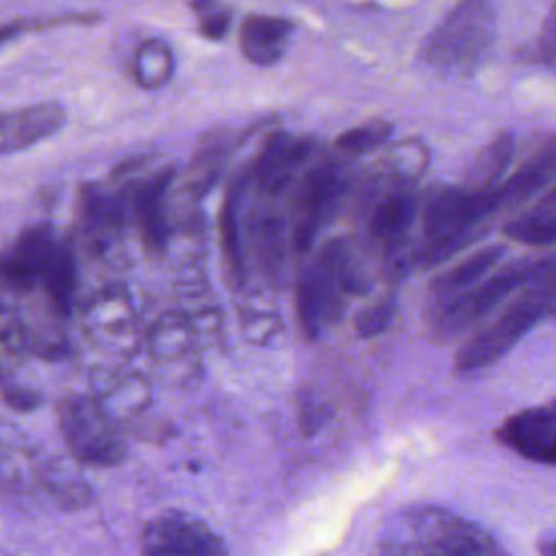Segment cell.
<instances>
[{
  "mask_svg": "<svg viewBox=\"0 0 556 556\" xmlns=\"http://www.w3.org/2000/svg\"><path fill=\"white\" fill-rule=\"evenodd\" d=\"M376 556H510L480 523L441 508L410 506L393 515L376 547Z\"/></svg>",
  "mask_w": 556,
  "mask_h": 556,
  "instance_id": "1",
  "label": "cell"
},
{
  "mask_svg": "<svg viewBox=\"0 0 556 556\" xmlns=\"http://www.w3.org/2000/svg\"><path fill=\"white\" fill-rule=\"evenodd\" d=\"M500 211L497 189L476 191L465 185H437L421 208V250L426 265L441 263L480 237L484 222Z\"/></svg>",
  "mask_w": 556,
  "mask_h": 556,
  "instance_id": "2",
  "label": "cell"
},
{
  "mask_svg": "<svg viewBox=\"0 0 556 556\" xmlns=\"http://www.w3.org/2000/svg\"><path fill=\"white\" fill-rule=\"evenodd\" d=\"M497 22L489 2L467 0L447 11L421 46V61L450 78L476 74L495 43Z\"/></svg>",
  "mask_w": 556,
  "mask_h": 556,
  "instance_id": "3",
  "label": "cell"
},
{
  "mask_svg": "<svg viewBox=\"0 0 556 556\" xmlns=\"http://www.w3.org/2000/svg\"><path fill=\"white\" fill-rule=\"evenodd\" d=\"M365 289L367 280L350 248L341 239L326 243L298 278L295 311L306 339H317L326 324L341 317L348 293Z\"/></svg>",
  "mask_w": 556,
  "mask_h": 556,
  "instance_id": "4",
  "label": "cell"
},
{
  "mask_svg": "<svg viewBox=\"0 0 556 556\" xmlns=\"http://www.w3.org/2000/svg\"><path fill=\"white\" fill-rule=\"evenodd\" d=\"M534 269V258H519L484 280L476 287L441 300L437 308L430 313V330L437 341L447 343L463 332L471 330L478 321H482L493 308H497L510 293L521 291L530 280Z\"/></svg>",
  "mask_w": 556,
  "mask_h": 556,
  "instance_id": "5",
  "label": "cell"
},
{
  "mask_svg": "<svg viewBox=\"0 0 556 556\" xmlns=\"http://www.w3.org/2000/svg\"><path fill=\"white\" fill-rule=\"evenodd\" d=\"M59 430L72 458L89 467H113L126 458V443L113 421L91 400L59 404Z\"/></svg>",
  "mask_w": 556,
  "mask_h": 556,
  "instance_id": "6",
  "label": "cell"
},
{
  "mask_svg": "<svg viewBox=\"0 0 556 556\" xmlns=\"http://www.w3.org/2000/svg\"><path fill=\"white\" fill-rule=\"evenodd\" d=\"M541 319H545L541 304L521 291V295L506 304L495 319L463 343L454 356V369L460 374H471L497 363Z\"/></svg>",
  "mask_w": 556,
  "mask_h": 556,
  "instance_id": "7",
  "label": "cell"
},
{
  "mask_svg": "<svg viewBox=\"0 0 556 556\" xmlns=\"http://www.w3.org/2000/svg\"><path fill=\"white\" fill-rule=\"evenodd\" d=\"M141 556H228L224 539L202 519L165 510L148 519L139 532Z\"/></svg>",
  "mask_w": 556,
  "mask_h": 556,
  "instance_id": "8",
  "label": "cell"
},
{
  "mask_svg": "<svg viewBox=\"0 0 556 556\" xmlns=\"http://www.w3.org/2000/svg\"><path fill=\"white\" fill-rule=\"evenodd\" d=\"M343 189V172L337 163H319L308 169L293 198V217H291V239L295 250L306 252L330 208L337 204Z\"/></svg>",
  "mask_w": 556,
  "mask_h": 556,
  "instance_id": "9",
  "label": "cell"
},
{
  "mask_svg": "<svg viewBox=\"0 0 556 556\" xmlns=\"http://www.w3.org/2000/svg\"><path fill=\"white\" fill-rule=\"evenodd\" d=\"M495 439L530 463L556 467V400L508 415Z\"/></svg>",
  "mask_w": 556,
  "mask_h": 556,
  "instance_id": "10",
  "label": "cell"
},
{
  "mask_svg": "<svg viewBox=\"0 0 556 556\" xmlns=\"http://www.w3.org/2000/svg\"><path fill=\"white\" fill-rule=\"evenodd\" d=\"M59 241L50 224L24 228L2 256V278L13 291H28L43 280Z\"/></svg>",
  "mask_w": 556,
  "mask_h": 556,
  "instance_id": "11",
  "label": "cell"
},
{
  "mask_svg": "<svg viewBox=\"0 0 556 556\" xmlns=\"http://www.w3.org/2000/svg\"><path fill=\"white\" fill-rule=\"evenodd\" d=\"M315 141L287 132L271 135L258 152L250 174L261 191L280 193L293 178V174L311 159Z\"/></svg>",
  "mask_w": 556,
  "mask_h": 556,
  "instance_id": "12",
  "label": "cell"
},
{
  "mask_svg": "<svg viewBox=\"0 0 556 556\" xmlns=\"http://www.w3.org/2000/svg\"><path fill=\"white\" fill-rule=\"evenodd\" d=\"M65 124V109L59 102H41L4 111L0 117V150L13 154L52 137Z\"/></svg>",
  "mask_w": 556,
  "mask_h": 556,
  "instance_id": "13",
  "label": "cell"
},
{
  "mask_svg": "<svg viewBox=\"0 0 556 556\" xmlns=\"http://www.w3.org/2000/svg\"><path fill=\"white\" fill-rule=\"evenodd\" d=\"M417 200L413 191L395 189L387 193L367 215V237L387 256L397 254L415 224Z\"/></svg>",
  "mask_w": 556,
  "mask_h": 556,
  "instance_id": "14",
  "label": "cell"
},
{
  "mask_svg": "<svg viewBox=\"0 0 556 556\" xmlns=\"http://www.w3.org/2000/svg\"><path fill=\"white\" fill-rule=\"evenodd\" d=\"M174 180V167H163L141 180L132 193V208L139 224L143 245L152 254H161L167 245V189Z\"/></svg>",
  "mask_w": 556,
  "mask_h": 556,
  "instance_id": "15",
  "label": "cell"
},
{
  "mask_svg": "<svg viewBox=\"0 0 556 556\" xmlns=\"http://www.w3.org/2000/svg\"><path fill=\"white\" fill-rule=\"evenodd\" d=\"M293 24L282 15L248 13L239 26V50L252 65L278 63L291 39Z\"/></svg>",
  "mask_w": 556,
  "mask_h": 556,
  "instance_id": "16",
  "label": "cell"
},
{
  "mask_svg": "<svg viewBox=\"0 0 556 556\" xmlns=\"http://www.w3.org/2000/svg\"><path fill=\"white\" fill-rule=\"evenodd\" d=\"M556 180V135L545 139L532 156L519 165L500 187H497V204L500 211L515 208L530 198H534L539 191H543L547 185Z\"/></svg>",
  "mask_w": 556,
  "mask_h": 556,
  "instance_id": "17",
  "label": "cell"
},
{
  "mask_svg": "<svg viewBox=\"0 0 556 556\" xmlns=\"http://www.w3.org/2000/svg\"><path fill=\"white\" fill-rule=\"evenodd\" d=\"M515 154V135L510 130L497 132L484 143L465 169V187L476 191H493L502 185V176L510 167Z\"/></svg>",
  "mask_w": 556,
  "mask_h": 556,
  "instance_id": "18",
  "label": "cell"
},
{
  "mask_svg": "<svg viewBox=\"0 0 556 556\" xmlns=\"http://www.w3.org/2000/svg\"><path fill=\"white\" fill-rule=\"evenodd\" d=\"M504 254H506L504 243L484 245V248L471 252L467 258H463L460 263H456L450 269H445L443 274H439L432 280V291L441 300H447V298H454V295L476 287L502 261Z\"/></svg>",
  "mask_w": 556,
  "mask_h": 556,
  "instance_id": "19",
  "label": "cell"
},
{
  "mask_svg": "<svg viewBox=\"0 0 556 556\" xmlns=\"http://www.w3.org/2000/svg\"><path fill=\"white\" fill-rule=\"evenodd\" d=\"M78 208L85 235L102 245L119 228V204L113 195L100 191L96 185H83L78 193Z\"/></svg>",
  "mask_w": 556,
  "mask_h": 556,
  "instance_id": "20",
  "label": "cell"
},
{
  "mask_svg": "<svg viewBox=\"0 0 556 556\" xmlns=\"http://www.w3.org/2000/svg\"><path fill=\"white\" fill-rule=\"evenodd\" d=\"M237 200H239V185L232 182L222 200L219 219H217L222 254H224L228 280L232 287H239L245 276L243 252H241V232H239V222H237Z\"/></svg>",
  "mask_w": 556,
  "mask_h": 556,
  "instance_id": "21",
  "label": "cell"
},
{
  "mask_svg": "<svg viewBox=\"0 0 556 556\" xmlns=\"http://www.w3.org/2000/svg\"><path fill=\"white\" fill-rule=\"evenodd\" d=\"M41 285H43L46 295L50 298L52 306L61 315H67L72 311V300H74V289H76V258H74L72 243L67 239L59 241Z\"/></svg>",
  "mask_w": 556,
  "mask_h": 556,
  "instance_id": "22",
  "label": "cell"
},
{
  "mask_svg": "<svg viewBox=\"0 0 556 556\" xmlns=\"http://www.w3.org/2000/svg\"><path fill=\"white\" fill-rule=\"evenodd\" d=\"M174 74V54L159 39H146L130 59V76L143 89H156L169 83Z\"/></svg>",
  "mask_w": 556,
  "mask_h": 556,
  "instance_id": "23",
  "label": "cell"
},
{
  "mask_svg": "<svg viewBox=\"0 0 556 556\" xmlns=\"http://www.w3.org/2000/svg\"><path fill=\"white\" fill-rule=\"evenodd\" d=\"M504 237L526 245L556 243V213L528 211L504 226Z\"/></svg>",
  "mask_w": 556,
  "mask_h": 556,
  "instance_id": "24",
  "label": "cell"
},
{
  "mask_svg": "<svg viewBox=\"0 0 556 556\" xmlns=\"http://www.w3.org/2000/svg\"><path fill=\"white\" fill-rule=\"evenodd\" d=\"M521 291L541 304L545 317L556 319V254L534 258L532 276Z\"/></svg>",
  "mask_w": 556,
  "mask_h": 556,
  "instance_id": "25",
  "label": "cell"
},
{
  "mask_svg": "<svg viewBox=\"0 0 556 556\" xmlns=\"http://www.w3.org/2000/svg\"><path fill=\"white\" fill-rule=\"evenodd\" d=\"M393 132V124L387 119H369L358 124L334 139V146L348 154H363L380 148Z\"/></svg>",
  "mask_w": 556,
  "mask_h": 556,
  "instance_id": "26",
  "label": "cell"
},
{
  "mask_svg": "<svg viewBox=\"0 0 556 556\" xmlns=\"http://www.w3.org/2000/svg\"><path fill=\"white\" fill-rule=\"evenodd\" d=\"M100 20V13L96 11H72V13H56V15H35V17H17L9 24L2 26V41L24 35V33H35L43 28H52L59 24H93Z\"/></svg>",
  "mask_w": 556,
  "mask_h": 556,
  "instance_id": "27",
  "label": "cell"
},
{
  "mask_svg": "<svg viewBox=\"0 0 556 556\" xmlns=\"http://www.w3.org/2000/svg\"><path fill=\"white\" fill-rule=\"evenodd\" d=\"M395 311H397V304H395L393 298H382V300L365 306L354 319L358 337L369 339V337H376V334L384 332L391 326V321L395 317Z\"/></svg>",
  "mask_w": 556,
  "mask_h": 556,
  "instance_id": "28",
  "label": "cell"
},
{
  "mask_svg": "<svg viewBox=\"0 0 556 556\" xmlns=\"http://www.w3.org/2000/svg\"><path fill=\"white\" fill-rule=\"evenodd\" d=\"M528 59L556 72V2L547 11L539 35L528 50Z\"/></svg>",
  "mask_w": 556,
  "mask_h": 556,
  "instance_id": "29",
  "label": "cell"
},
{
  "mask_svg": "<svg viewBox=\"0 0 556 556\" xmlns=\"http://www.w3.org/2000/svg\"><path fill=\"white\" fill-rule=\"evenodd\" d=\"M195 11H200V22H198V33L204 39L217 41L222 39L232 22V9L230 7H217V4H193Z\"/></svg>",
  "mask_w": 556,
  "mask_h": 556,
  "instance_id": "30",
  "label": "cell"
},
{
  "mask_svg": "<svg viewBox=\"0 0 556 556\" xmlns=\"http://www.w3.org/2000/svg\"><path fill=\"white\" fill-rule=\"evenodd\" d=\"M2 397H4L7 406H11L13 410H20V413H28V410L39 406V395L35 391H30V389H24V387L4 384Z\"/></svg>",
  "mask_w": 556,
  "mask_h": 556,
  "instance_id": "31",
  "label": "cell"
},
{
  "mask_svg": "<svg viewBox=\"0 0 556 556\" xmlns=\"http://www.w3.org/2000/svg\"><path fill=\"white\" fill-rule=\"evenodd\" d=\"M532 211L534 213H556V185L539 198V202L532 206Z\"/></svg>",
  "mask_w": 556,
  "mask_h": 556,
  "instance_id": "32",
  "label": "cell"
},
{
  "mask_svg": "<svg viewBox=\"0 0 556 556\" xmlns=\"http://www.w3.org/2000/svg\"><path fill=\"white\" fill-rule=\"evenodd\" d=\"M150 159H152V156H139V159H126V161H122V163H117V165H115V169H113V174H115V176H126V174H128V172H130V169H137V167H139V169H141V167H143V165H146V163H148V161H150Z\"/></svg>",
  "mask_w": 556,
  "mask_h": 556,
  "instance_id": "33",
  "label": "cell"
},
{
  "mask_svg": "<svg viewBox=\"0 0 556 556\" xmlns=\"http://www.w3.org/2000/svg\"><path fill=\"white\" fill-rule=\"evenodd\" d=\"M539 556H556V534H545L536 543Z\"/></svg>",
  "mask_w": 556,
  "mask_h": 556,
  "instance_id": "34",
  "label": "cell"
}]
</instances>
